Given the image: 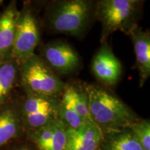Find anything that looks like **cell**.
<instances>
[{"instance_id":"2","label":"cell","mask_w":150,"mask_h":150,"mask_svg":"<svg viewBox=\"0 0 150 150\" xmlns=\"http://www.w3.org/2000/svg\"><path fill=\"white\" fill-rule=\"evenodd\" d=\"M95 3L90 0L52 1L45 13L47 25L54 33L82 36L95 20Z\"/></svg>"},{"instance_id":"6","label":"cell","mask_w":150,"mask_h":150,"mask_svg":"<svg viewBox=\"0 0 150 150\" xmlns=\"http://www.w3.org/2000/svg\"><path fill=\"white\" fill-rule=\"evenodd\" d=\"M40 42V30L36 17L29 4L24 3L17 20L13 60L18 65L35 54Z\"/></svg>"},{"instance_id":"16","label":"cell","mask_w":150,"mask_h":150,"mask_svg":"<svg viewBox=\"0 0 150 150\" xmlns=\"http://www.w3.org/2000/svg\"><path fill=\"white\" fill-rule=\"evenodd\" d=\"M67 86L70 90L73 106L76 113L84 121H93L90 116L88 95L84 90L83 86L70 84H67Z\"/></svg>"},{"instance_id":"4","label":"cell","mask_w":150,"mask_h":150,"mask_svg":"<svg viewBox=\"0 0 150 150\" xmlns=\"http://www.w3.org/2000/svg\"><path fill=\"white\" fill-rule=\"evenodd\" d=\"M19 79L24 91L42 96L59 97L65 83L35 54L18 65Z\"/></svg>"},{"instance_id":"17","label":"cell","mask_w":150,"mask_h":150,"mask_svg":"<svg viewBox=\"0 0 150 150\" xmlns=\"http://www.w3.org/2000/svg\"><path fill=\"white\" fill-rule=\"evenodd\" d=\"M143 150H150V121L138 119L128 127Z\"/></svg>"},{"instance_id":"11","label":"cell","mask_w":150,"mask_h":150,"mask_svg":"<svg viewBox=\"0 0 150 150\" xmlns=\"http://www.w3.org/2000/svg\"><path fill=\"white\" fill-rule=\"evenodd\" d=\"M20 11L11 1L0 15V64L13 61L17 20Z\"/></svg>"},{"instance_id":"13","label":"cell","mask_w":150,"mask_h":150,"mask_svg":"<svg viewBox=\"0 0 150 150\" xmlns=\"http://www.w3.org/2000/svg\"><path fill=\"white\" fill-rule=\"evenodd\" d=\"M101 150H143L128 128L104 133Z\"/></svg>"},{"instance_id":"7","label":"cell","mask_w":150,"mask_h":150,"mask_svg":"<svg viewBox=\"0 0 150 150\" xmlns=\"http://www.w3.org/2000/svg\"><path fill=\"white\" fill-rule=\"evenodd\" d=\"M40 56L54 72L70 74L79 68L81 59L74 48L64 40H54L41 48Z\"/></svg>"},{"instance_id":"12","label":"cell","mask_w":150,"mask_h":150,"mask_svg":"<svg viewBox=\"0 0 150 150\" xmlns=\"http://www.w3.org/2000/svg\"><path fill=\"white\" fill-rule=\"evenodd\" d=\"M129 36L134 45L136 65L139 74V86L141 88L150 76V33L138 26Z\"/></svg>"},{"instance_id":"1","label":"cell","mask_w":150,"mask_h":150,"mask_svg":"<svg viewBox=\"0 0 150 150\" xmlns=\"http://www.w3.org/2000/svg\"><path fill=\"white\" fill-rule=\"evenodd\" d=\"M91 120L104 133L128 128L139 119L137 114L111 91L97 84H85Z\"/></svg>"},{"instance_id":"14","label":"cell","mask_w":150,"mask_h":150,"mask_svg":"<svg viewBox=\"0 0 150 150\" xmlns=\"http://www.w3.org/2000/svg\"><path fill=\"white\" fill-rule=\"evenodd\" d=\"M18 78V65L16 61L0 64V106L11 99Z\"/></svg>"},{"instance_id":"5","label":"cell","mask_w":150,"mask_h":150,"mask_svg":"<svg viewBox=\"0 0 150 150\" xmlns=\"http://www.w3.org/2000/svg\"><path fill=\"white\" fill-rule=\"evenodd\" d=\"M24 92L23 98L19 102L25 133L59 120L60 97H46L26 91Z\"/></svg>"},{"instance_id":"20","label":"cell","mask_w":150,"mask_h":150,"mask_svg":"<svg viewBox=\"0 0 150 150\" xmlns=\"http://www.w3.org/2000/svg\"><path fill=\"white\" fill-rule=\"evenodd\" d=\"M3 3H4V1H3V0H0V7L1 6V5L3 4Z\"/></svg>"},{"instance_id":"8","label":"cell","mask_w":150,"mask_h":150,"mask_svg":"<svg viewBox=\"0 0 150 150\" xmlns=\"http://www.w3.org/2000/svg\"><path fill=\"white\" fill-rule=\"evenodd\" d=\"M24 134L20 102L8 99L0 106V150L20 140Z\"/></svg>"},{"instance_id":"10","label":"cell","mask_w":150,"mask_h":150,"mask_svg":"<svg viewBox=\"0 0 150 150\" xmlns=\"http://www.w3.org/2000/svg\"><path fill=\"white\" fill-rule=\"evenodd\" d=\"M102 131L93 121H85L76 129L67 128L65 150H97L103 138Z\"/></svg>"},{"instance_id":"15","label":"cell","mask_w":150,"mask_h":150,"mask_svg":"<svg viewBox=\"0 0 150 150\" xmlns=\"http://www.w3.org/2000/svg\"><path fill=\"white\" fill-rule=\"evenodd\" d=\"M60 97L58 109L59 120L63 122L67 128L79 127L85 121L79 116L74 109L67 84H65L64 89Z\"/></svg>"},{"instance_id":"3","label":"cell","mask_w":150,"mask_h":150,"mask_svg":"<svg viewBox=\"0 0 150 150\" xmlns=\"http://www.w3.org/2000/svg\"><path fill=\"white\" fill-rule=\"evenodd\" d=\"M143 1L139 0H100L95 3V19L102 24L101 42L120 31L129 35L138 27Z\"/></svg>"},{"instance_id":"9","label":"cell","mask_w":150,"mask_h":150,"mask_svg":"<svg viewBox=\"0 0 150 150\" xmlns=\"http://www.w3.org/2000/svg\"><path fill=\"white\" fill-rule=\"evenodd\" d=\"M91 69L97 79L106 86L117 83L122 73L120 61L106 42L102 43L93 56Z\"/></svg>"},{"instance_id":"19","label":"cell","mask_w":150,"mask_h":150,"mask_svg":"<svg viewBox=\"0 0 150 150\" xmlns=\"http://www.w3.org/2000/svg\"><path fill=\"white\" fill-rule=\"evenodd\" d=\"M3 150H37L34 147V146L28 145V144L24 143H19V144H12V145H9L8 147L5 148Z\"/></svg>"},{"instance_id":"18","label":"cell","mask_w":150,"mask_h":150,"mask_svg":"<svg viewBox=\"0 0 150 150\" xmlns=\"http://www.w3.org/2000/svg\"><path fill=\"white\" fill-rule=\"evenodd\" d=\"M66 125L63 122L57 120L54 123V129L51 140L46 150H65L66 145Z\"/></svg>"}]
</instances>
